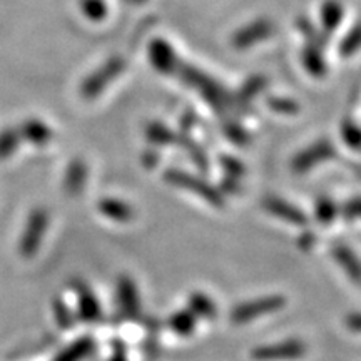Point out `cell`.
Listing matches in <instances>:
<instances>
[{
    "mask_svg": "<svg viewBox=\"0 0 361 361\" xmlns=\"http://www.w3.org/2000/svg\"><path fill=\"white\" fill-rule=\"evenodd\" d=\"M223 133L226 137H228L229 141H233L234 144H246L250 141V134H247V130L243 128L241 124H236V123L224 124Z\"/></svg>",
    "mask_w": 361,
    "mask_h": 361,
    "instance_id": "obj_30",
    "label": "cell"
},
{
    "mask_svg": "<svg viewBox=\"0 0 361 361\" xmlns=\"http://www.w3.org/2000/svg\"><path fill=\"white\" fill-rule=\"evenodd\" d=\"M331 256L351 281L361 284V259L350 246L341 245V243L335 245L331 247Z\"/></svg>",
    "mask_w": 361,
    "mask_h": 361,
    "instance_id": "obj_13",
    "label": "cell"
},
{
    "mask_svg": "<svg viewBox=\"0 0 361 361\" xmlns=\"http://www.w3.org/2000/svg\"><path fill=\"white\" fill-rule=\"evenodd\" d=\"M219 159H221L219 161L221 166H223V169L226 171V176H229V178H234V179H241L243 176H245L246 173L245 164H243L241 161H238L236 157L221 156Z\"/></svg>",
    "mask_w": 361,
    "mask_h": 361,
    "instance_id": "obj_29",
    "label": "cell"
},
{
    "mask_svg": "<svg viewBox=\"0 0 361 361\" xmlns=\"http://www.w3.org/2000/svg\"><path fill=\"white\" fill-rule=\"evenodd\" d=\"M343 6L336 0H326L322 6V13H319V20H322V30L324 34L331 35L340 27L343 20Z\"/></svg>",
    "mask_w": 361,
    "mask_h": 361,
    "instance_id": "obj_16",
    "label": "cell"
},
{
    "mask_svg": "<svg viewBox=\"0 0 361 361\" xmlns=\"http://www.w3.org/2000/svg\"><path fill=\"white\" fill-rule=\"evenodd\" d=\"M149 61L154 66V69L162 72V74H174L180 67L176 51L164 39L152 40L149 45Z\"/></svg>",
    "mask_w": 361,
    "mask_h": 361,
    "instance_id": "obj_12",
    "label": "cell"
},
{
    "mask_svg": "<svg viewBox=\"0 0 361 361\" xmlns=\"http://www.w3.org/2000/svg\"><path fill=\"white\" fill-rule=\"evenodd\" d=\"M264 87H266V79L261 78V75L247 79L246 82L239 87L236 96H234V101H236V104H241V106H247V104L258 96Z\"/></svg>",
    "mask_w": 361,
    "mask_h": 361,
    "instance_id": "obj_21",
    "label": "cell"
},
{
    "mask_svg": "<svg viewBox=\"0 0 361 361\" xmlns=\"http://www.w3.org/2000/svg\"><path fill=\"white\" fill-rule=\"evenodd\" d=\"M301 62L305 71L313 78H323L328 71L326 59H324V47L318 44L306 42L303 52H301Z\"/></svg>",
    "mask_w": 361,
    "mask_h": 361,
    "instance_id": "obj_14",
    "label": "cell"
},
{
    "mask_svg": "<svg viewBox=\"0 0 361 361\" xmlns=\"http://www.w3.org/2000/svg\"><path fill=\"white\" fill-rule=\"evenodd\" d=\"M85 180H87V168H85L84 162L80 161L72 162L69 169H67V174L64 179L66 191L72 194V196H75V194H79L84 189Z\"/></svg>",
    "mask_w": 361,
    "mask_h": 361,
    "instance_id": "obj_19",
    "label": "cell"
},
{
    "mask_svg": "<svg viewBox=\"0 0 361 361\" xmlns=\"http://www.w3.org/2000/svg\"><path fill=\"white\" fill-rule=\"evenodd\" d=\"M176 142L180 144V146H184V149L189 152V156H191V159L194 164L200 168L202 173H206L207 168H209V162H207V156L204 152V149L200 147V144L196 141H192L191 137H189V134H183V137L178 139L176 137Z\"/></svg>",
    "mask_w": 361,
    "mask_h": 361,
    "instance_id": "obj_22",
    "label": "cell"
},
{
    "mask_svg": "<svg viewBox=\"0 0 361 361\" xmlns=\"http://www.w3.org/2000/svg\"><path fill=\"white\" fill-rule=\"evenodd\" d=\"M274 32H276V25L271 20L261 19L256 22H251L243 29H239L236 34L233 35L231 44L234 49L238 51H243V49H250L252 45L263 42V40L273 37Z\"/></svg>",
    "mask_w": 361,
    "mask_h": 361,
    "instance_id": "obj_9",
    "label": "cell"
},
{
    "mask_svg": "<svg viewBox=\"0 0 361 361\" xmlns=\"http://www.w3.org/2000/svg\"><path fill=\"white\" fill-rule=\"evenodd\" d=\"M341 139L346 146L355 149V151H361V128L358 124L345 121L341 124Z\"/></svg>",
    "mask_w": 361,
    "mask_h": 361,
    "instance_id": "obj_27",
    "label": "cell"
},
{
    "mask_svg": "<svg viewBox=\"0 0 361 361\" xmlns=\"http://www.w3.org/2000/svg\"><path fill=\"white\" fill-rule=\"evenodd\" d=\"M286 306V298L283 295H269V296H261L256 300L245 301V303H239L234 306L229 313L233 324H247L252 319L259 318L264 314H273L276 311H281Z\"/></svg>",
    "mask_w": 361,
    "mask_h": 361,
    "instance_id": "obj_3",
    "label": "cell"
},
{
    "mask_svg": "<svg viewBox=\"0 0 361 361\" xmlns=\"http://www.w3.org/2000/svg\"><path fill=\"white\" fill-rule=\"evenodd\" d=\"M92 350L94 341L89 336L79 338V340L67 346L64 351H61L54 361H82L84 358H87Z\"/></svg>",
    "mask_w": 361,
    "mask_h": 361,
    "instance_id": "obj_20",
    "label": "cell"
},
{
    "mask_svg": "<svg viewBox=\"0 0 361 361\" xmlns=\"http://www.w3.org/2000/svg\"><path fill=\"white\" fill-rule=\"evenodd\" d=\"M221 188H223L224 191H228L229 194H236V192L239 191L238 179L229 178V176H226V178L223 179V183H221Z\"/></svg>",
    "mask_w": 361,
    "mask_h": 361,
    "instance_id": "obj_36",
    "label": "cell"
},
{
    "mask_svg": "<svg viewBox=\"0 0 361 361\" xmlns=\"http://www.w3.org/2000/svg\"><path fill=\"white\" fill-rule=\"evenodd\" d=\"M107 361H129L128 360V351H126L124 343L114 341V351H112L111 358Z\"/></svg>",
    "mask_w": 361,
    "mask_h": 361,
    "instance_id": "obj_34",
    "label": "cell"
},
{
    "mask_svg": "<svg viewBox=\"0 0 361 361\" xmlns=\"http://www.w3.org/2000/svg\"><path fill=\"white\" fill-rule=\"evenodd\" d=\"M117 305H119L121 313L128 319H139L141 318V298H139L137 286L135 281L128 274H123L117 279L116 286Z\"/></svg>",
    "mask_w": 361,
    "mask_h": 361,
    "instance_id": "obj_8",
    "label": "cell"
},
{
    "mask_svg": "<svg viewBox=\"0 0 361 361\" xmlns=\"http://www.w3.org/2000/svg\"><path fill=\"white\" fill-rule=\"evenodd\" d=\"M263 209L266 213H269L274 218L284 221V223H290L295 226H306L308 224V216H306L300 207L291 204L286 200H281L278 196H268L264 197L261 202Z\"/></svg>",
    "mask_w": 361,
    "mask_h": 361,
    "instance_id": "obj_11",
    "label": "cell"
},
{
    "mask_svg": "<svg viewBox=\"0 0 361 361\" xmlns=\"http://www.w3.org/2000/svg\"><path fill=\"white\" fill-rule=\"evenodd\" d=\"M268 104L271 109L279 112V114H295V112H298V104L295 101H290V99L273 97L269 99Z\"/></svg>",
    "mask_w": 361,
    "mask_h": 361,
    "instance_id": "obj_31",
    "label": "cell"
},
{
    "mask_svg": "<svg viewBox=\"0 0 361 361\" xmlns=\"http://www.w3.org/2000/svg\"><path fill=\"white\" fill-rule=\"evenodd\" d=\"M346 328H350L351 331L361 333V313H351L345 318Z\"/></svg>",
    "mask_w": 361,
    "mask_h": 361,
    "instance_id": "obj_35",
    "label": "cell"
},
{
    "mask_svg": "<svg viewBox=\"0 0 361 361\" xmlns=\"http://www.w3.org/2000/svg\"><path fill=\"white\" fill-rule=\"evenodd\" d=\"M126 71V61L123 57H112L106 64L101 66V69L89 75L85 82L80 87V92L85 99H94L102 92L104 89L114 80L117 75H121Z\"/></svg>",
    "mask_w": 361,
    "mask_h": 361,
    "instance_id": "obj_6",
    "label": "cell"
},
{
    "mask_svg": "<svg viewBox=\"0 0 361 361\" xmlns=\"http://www.w3.org/2000/svg\"><path fill=\"white\" fill-rule=\"evenodd\" d=\"M188 310L196 316V318L202 319H213L218 316V306L209 296L204 295V293L194 291L191 293L188 300Z\"/></svg>",
    "mask_w": 361,
    "mask_h": 361,
    "instance_id": "obj_18",
    "label": "cell"
},
{
    "mask_svg": "<svg viewBox=\"0 0 361 361\" xmlns=\"http://www.w3.org/2000/svg\"><path fill=\"white\" fill-rule=\"evenodd\" d=\"M333 157H336V149L331 144V141L319 139V141L311 144L310 147H306L305 151H301L300 154L295 156V159L291 162V169L296 174H305L316 168V166L333 159Z\"/></svg>",
    "mask_w": 361,
    "mask_h": 361,
    "instance_id": "obj_7",
    "label": "cell"
},
{
    "mask_svg": "<svg viewBox=\"0 0 361 361\" xmlns=\"http://www.w3.org/2000/svg\"><path fill=\"white\" fill-rule=\"evenodd\" d=\"M72 288L75 291V298H78V313L79 318L84 323H97L102 316V308L99 303L96 293L90 290L87 283L75 279L72 283Z\"/></svg>",
    "mask_w": 361,
    "mask_h": 361,
    "instance_id": "obj_10",
    "label": "cell"
},
{
    "mask_svg": "<svg viewBox=\"0 0 361 361\" xmlns=\"http://www.w3.org/2000/svg\"><path fill=\"white\" fill-rule=\"evenodd\" d=\"M340 214H343V218L350 221L361 218V197H355V200L346 202V204L341 207Z\"/></svg>",
    "mask_w": 361,
    "mask_h": 361,
    "instance_id": "obj_32",
    "label": "cell"
},
{
    "mask_svg": "<svg viewBox=\"0 0 361 361\" xmlns=\"http://www.w3.org/2000/svg\"><path fill=\"white\" fill-rule=\"evenodd\" d=\"M338 216H340V209H338L336 202L331 201L329 197H322V200L316 201L314 204V218L318 223L324 226L331 224Z\"/></svg>",
    "mask_w": 361,
    "mask_h": 361,
    "instance_id": "obj_23",
    "label": "cell"
},
{
    "mask_svg": "<svg viewBox=\"0 0 361 361\" xmlns=\"http://www.w3.org/2000/svg\"><path fill=\"white\" fill-rule=\"evenodd\" d=\"M157 161H159V154H157V151H154V149H149L146 154L142 156V162L146 168H154Z\"/></svg>",
    "mask_w": 361,
    "mask_h": 361,
    "instance_id": "obj_37",
    "label": "cell"
},
{
    "mask_svg": "<svg viewBox=\"0 0 361 361\" xmlns=\"http://www.w3.org/2000/svg\"><path fill=\"white\" fill-rule=\"evenodd\" d=\"M358 51H361V22L356 24L340 42L341 57H351Z\"/></svg>",
    "mask_w": 361,
    "mask_h": 361,
    "instance_id": "obj_25",
    "label": "cell"
},
{
    "mask_svg": "<svg viewBox=\"0 0 361 361\" xmlns=\"http://www.w3.org/2000/svg\"><path fill=\"white\" fill-rule=\"evenodd\" d=\"M80 6L90 20H102L107 16V6L104 0H82Z\"/></svg>",
    "mask_w": 361,
    "mask_h": 361,
    "instance_id": "obj_28",
    "label": "cell"
},
{
    "mask_svg": "<svg viewBox=\"0 0 361 361\" xmlns=\"http://www.w3.org/2000/svg\"><path fill=\"white\" fill-rule=\"evenodd\" d=\"M164 179L176 188L186 189V191L202 197L207 204H211L214 207L224 206L223 192H221L218 188H214L211 183H207V180L204 178H201V176L188 174V173H184V171H179V169H169V171H166Z\"/></svg>",
    "mask_w": 361,
    "mask_h": 361,
    "instance_id": "obj_2",
    "label": "cell"
},
{
    "mask_svg": "<svg viewBox=\"0 0 361 361\" xmlns=\"http://www.w3.org/2000/svg\"><path fill=\"white\" fill-rule=\"evenodd\" d=\"M99 211L102 216H106L107 219L116 221V223H129L134 219V209L128 202L114 200V197H104L99 201Z\"/></svg>",
    "mask_w": 361,
    "mask_h": 361,
    "instance_id": "obj_15",
    "label": "cell"
},
{
    "mask_svg": "<svg viewBox=\"0 0 361 361\" xmlns=\"http://www.w3.org/2000/svg\"><path fill=\"white\" fill-rule=\"evenodd\" d=\"M146 137L149 142L154 144V146H168V144L176 142V135L169 128H166L164 124L152 123L149 124L146 130Z\"/></svg>",
    "mask_w": 361,
    "mask_h": 361,
    "instance_id": "obj_24",
    "label": "cell"
},
{
    "mask_svg": "<svg viewBox=\"0 0 361 361\" xmlns=\"http://www.w3.org/2000/svg\"><path fill=\"white\" fill-rule=\"evenodd\" d=\"M52 306H54L52 308L54 318H56L59 328L71 329L72 326H74V314H72L69 306H67V303L62 300V298H56Z\"/></svg>",
    "mask_w": 361,
    "mask_h": 361,
    "instance_id": "obj_26",
    "label": "cell"
},
{
    "mask_svg": "<svg viewBox=\"0 0 361 361\" xmlns=\"http://www.w3.org/2000/svg\"><path fill=\"white\" fill-rule=\"evenodd\" d=\"M130 2H134V4H144V2H146V0H130Z\"/></svg>",
    "mask_w": 361,
    "mask_h": 361,
    "instance_id": "obj_38",
    "label": "cell"
},
{
    "mask_svg": "<svg viewBox=\"0 0 361 361\" xmlns=\"http://www.w3.org/2000/svg\"><path fill=\"white\" fill-rule=\"evenodd\" d=\"M178 72L180 79L184 80V84L196 89L200 92V96L209 104L211 109L219 112V114L229 109V106L233 104V99L218 80L209 78L204 72L194 69L191 66H180Z\"/></svg>",
    "mask_w": 361,
    "mask_h": 361,
    "instance_id": "obj_1",
    "label": "cell"
},
{
    "mask_svg": "<svg viewBox=\"0 0 361 361\" xmlns=\"http://www.w3.org/2000/svg\"><path fill=\"white\" fill-rule=\"evenodd\" d=\"M296 245L300 250H303V251L311 250V247L316 245V234L313 231H310V229H306V231H303L300 236H298Z\"/></svg>",
    "mask_w": 361,
    "mask_h": 361,
    "instance_id": "obj_33",
    "label": "cell"
},
{
    "mask_svg": "<svg viewBox=\"0 0 361 361\" xmlns=\"http://www.w3.org/2000/svg\"><path fill=\"white\" fill-rule=\"evenodd\" d=\"M47 226H49L47 211L34 209L32 213H30L19 243V252L22 258L30 259L37 255L39 247L42 246L45 233H47Z\"/></svg>",
    "mask_w": 361,
    "mask_h": 361,
    "instance_id": "obj_4",
    "label": "cell"
},
{
    "mask_svg": "<svg viewBox=\"0 0 361 361\" xmlns=\"http://www.w3.org/2000/svg\"><path fill=\"white\" fill-rule=\"evenodd\" d=\"M306 351H308L306 343L293 338V340H284L273 345L256 346L251 351V358L255 361H291L303 358Z\"/></svg>",
    "mask_w": 361,
    "mask_h": 361,
    "instance_id": "obj_5",
    "label": "cell"
},
{
    "mask_svg": "<svg viewBox=\"0 0 361 361\" xmlns=\"http://www.w3.org/2000/svg\"><path fill=\"white\" fill-rule=\"evenodd\" d=\"M168 326L171 331L174 333V335L188 338V336H191L194 331H196L197 318L188 308L179 310L169 316Z\"/></svg>",
    "mask_w": 361,
    "mask_h": 361,
    "instance_id": "obj_17",
    "label": "cell"
}]
</instances>
